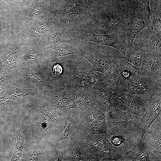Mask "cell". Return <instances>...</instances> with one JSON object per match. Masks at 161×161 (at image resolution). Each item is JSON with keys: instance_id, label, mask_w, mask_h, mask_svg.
Returning <instances> with one entry per match:
<instances>
[{"instance_id": "cell-30", "label": "cell", "mask_w": 161, "mask_h": 161, "mask_svg": "<svg viewBox=\"0 0 161 161\" xmlns=\"http://www.w3.org/2000/svg\"><path fill=\"white\" fill-rule=\"evenodd\" d=\"M150 0H140V13L147 27H151L150 18L152 16L150 6Z\"/></svg>"}, {"instance_id": "cell-23", "label": "cell", "mask_w": 161, "mask_h": 161, "mask_svg": "<svg viewBox=\"0 0 161 161\" xmlns=\"http://www.w3.org/2000/svg\"><path fill=\"white\" fill-rule=\"evenodd\" d=\"M131 95L120 89L112 93L110 100V111H126Z\"/></svg>"}, {"instance_id": "cell-15", "label": "cell", "mask_w": 161, "mask_h": 161, "mask_svg": "<svg viewBox=\"0 0 161 161\" xmlns=\"http://www.w3.org/2000/svg\"><path fill=\"white\" fill-rule=\"evenodd\" d=\"M41 36V43L47 49L75 39L71 34L61 27L51 30Z\"/></svg>"}, {"instance_id": "cell-6", "label": "cell", "mask_w": 161, "mask_h": 161, "mask_svg": "<svg viewBox=\"0 0 161 161\" xmlns=\"http://www.w3.org/2000/svg\"><path fill=\"white\" fill-rule=\"evenodd\" d=\"M128 11V20L126 27L117 35L120 41L127 46L132 44L137 34L147 28L140 13V0H125Z\"/></svg>"}, {"instance_id": "cell-28", "label": "cell", "mask_w": 161, "mask_h": 161, "mask_svg": "<svg viewBox=\"0 0 161 161\" xmlns=\"http://www.w3.org/2000/svg\"><path fill=\"white\" fill-rule=\"evenodd\" d=\"M153 20L151 27L159 35H161V11L160 2L156 6L153 7L151 10Z\"/></svg>"}, {"instance_id": "cell-25", "label": "cell", "mask_w": 161, "mask_h": 161, "mask_svg": "<svg viewBox=\"0 0 161 161\" xmlns=\"http://www.w3.org/2000/svg\"><path fill=\"white\" fill-rule=\"evenodd\" d=\"M49 2L48 0H39L31 6L29 16L32 18H41L50 11Z\"/></svg>"}, {"instance_id": "cell-8", "label": "cell", "mask_w": 161, "mask_h": 161, "mask_svg": "<svg viewBox=\"0 0 161 161\" xmlns=\"http://www.w3.org/2000/svg\"><path fill=\"white\" fill-rule=\"evenodd\" d=\"M47 50L41 44L27 48L20 58L17 59V71L48 63Z\"/></svg>"}, {"instance_id": "cell-26", "label": "cell", "mask_w": 161, "mask_h": 161, "mask_svg": "<svg viewBox=\"0 0 161 161\" xmlns=\"http://www.w3.org/2000/svg\"><path fill=\"white\" fill-rule=\"evenodd\" d=\"M125 59L127 61L138 67H140L143 52L132 45L126 46L125 52Z\"/></svg>"}, {"instance_id": "cell-16", "label": "cell", "mask_w": 161, "mask_h": 161, "mask_svg": "<svg viewBox=\"0 0 161 161\" xmlns=\"http://www.w3.org/2000/svg\"><path fill=\"white\" fill-rule=\"evenodd\" d=\"M141 135L136 145L123 156L121 161H156L152 152L143 142Z\"/></svg>"}, {"instance_id": "cell-3", "label": "cell", "mask_w": 161, "mask_h": 161, "mask_svg": "<svg viewBox=\"0 0 161 161\" xmlns=\"http://www.w3.org/2000/svg\"><path fill=\"white\" fill-rule=\"evenodd\" d=\"M79 44L83 51L81 55L91 63L92 69L104 74L110 68L125 58L124 53L111 47L81 40Z\"/></svg>"}, {"instance_id": "cell-1", "label": "cell", "mask_w": 161, "mask_h": 161, "mask_svg": "<svg viewBox=\"0 0 161 161\" xmlns=\"http://www.w3.org/2000/svg\"><path fill=\"white\" fill-rule=\"evenodd\" d=\"M121 1L111 6L98 7L89 13L83 28L98 34L122 33L128 18L125 1Z\"/></svg>"}, {"instance_id": "cell-9", "label": "cell", "mask_w": 161, "mask_h": 161, "mask_svg": "<svg viewBox=\"0 0 161 161\" xmlns=\"http://www.w3.org/2000/svg\"><path fill=\"white\" fill-rule=\"evenodd\" d=\"M132 45L143 51L161 53V35H158L151 27L145 28L136 35Z\"/></svg>"}, {"instance_id": "cell-35", "label": "cell", "mask_w": 161, "mask_h": 161, "mask_svg": "<svg viewBox=\"0 0 161 161\" xmlns=\"http://www.w3.org/2000/svg\"><path fill=\"white\" fill-rule=\"evenodd\" d=\"M4 23L3 19L2 16L0 14V37L2 35L3 31Z\"/></svg>"}, {"instance_id": "cell-36", "label": "cell", "mask_w": 161, "mask_h": 161, "mask_svg": "<svg viewBox=\"0 0 161 161\" xmlns=\"http://www.w3.org/2000/svg\"><path fill=\"white\" fill-rule=\"evenodd\" d=\"M73 155L75 159L76 160H80V156L79 152L78 151H75Z\"/></svg>"}, {"instance_id": "cell-13", "label": "cell", "mask_w": 161, "mask_h": 161, "mask_svg": "<svg viewBox=\"0 0 161 161\" xmlns=\"http://www.w3.org/2000/svg\"><path fill=\"white\" fill-rule=\"evenodd\" d=\"M161 93L157 95L151 100L141 118L138 126L144 134L154 121L161 115Z\"/></svg>"}, {"instance_id": "cell-29", "label": "cell", "mask_w": 161, "mask_h": 161, "mask_svg": "<svg viewBox=\"0 0 161 161\" xmlns=\"http://www.w3.org/2000/svg\"><path fill=\"white\" fill-rule=\"evenodd\" d=\"M26 130L25 125L22 122L18 136L17 137V142L12 160H16L22 157L23 144Z\"/></svg>"}, {"instance_id": "cell-31", "label": "cell", "mask_w": 161, "mask_h": 161, "mask_svg": "<svg viewBox=\"0 0 161 161\" xmlns=\"http://www.w3.org/2000/svg\"><path fill=\"white\" fill-rule=\"evenodd\" d=\"M83 7L89 13L96 9L95 4L98 0H78Z\"/></svg>"}, {"instance_id": "cell-34", "label": "cell", "mask_w": 161, "mask_h": 161, "mask_svg": "<svg viewBox=\"0 0 161 161\" xmlns=\"http://www.w3.org/2000/svg\"><path fill=\"white\" fill-rule=\"evenodd\" d=\"M6 74L4 72L0 71V89L2 88L7 82Z\"/></svg>"}, {"instance_id": "cell-14", "label": "cell", "mask_w": 161, "mask_h": 161, "mask_svg": "<svg viewBox=\"0 0 161 161\" xmlns=\"http://www.w3.org/2000/svg\"><path fill=\"white\" fill-rule=\"evenodd\" d=\"M90 89L97 101L96 108L103 112L110 111V100L112 94L110 89L103 81L94 84Z\"/></svg>"}, {"instance_id": "cell-5", "label": "cell", "mask_w": 161, "mask_h": 161, "mask_svg": "<svg viewBox=\"0 0 161 161\" xmlns=\"http://www.w3.org/2000/svg\"><path fill=\"white\" fill-rule=\"evenodd\" d=\"M48 63L18 71L13 82L26 89L41 88L51 85L53 81L50 77V70Z\"/></svg>"}, {"instance_id": "cell-20", "label": "cell", "mask_w": 161, "mask_h": 161, "mask_svg": "<svg viewBox=\"0 0 161 161\" xmlns=\"http://www.w3.org/2000/svg\"><path fill=\"white\" fill-rule=\"evenodd\" d=\"M152 98L142 95H131L126 111L141 118L149 105Z\"/></svg>"}, {"instance_id": "cell-11", "label": "cell", "mask_w": 161, "mask_h": 161, "mask_svg": "<svg viewBox=\"0 0 161 161\" xmlns=\"http://www.w3.org/2000/svg\"><path fill=\"white\" fill-rule=\"evenodd\" d=\"M161 117L157 118L145 132L143 142L154 155L156 161H161Z\"/></svg>"}, {"instance_id": "cell-24", "label": "cell", "mask_w": 161, "mask_h": 161, "mask_svg": "<svg viewBox=\"0 0 161 161\" xmlns=\"http://www.w3.org/2000/svg\"><path fill=\"white\" fill-rule=\"evenodd\" d=\"M123 79L115 65L110 68L105 74L103 82L114 93L118 90Z\"/></svg>"}, {"instance_id": "cell-2", "label": "cell", "mask_w": 161, "mask_h": 161, "mask_svg": "<svg viewBox=\"0 0 161 161\" xmlns=\"http://www.w3.org/2000/svg\"><path fill=\"white\" fill-rule=\"evenodd\" d=\"M58 1V5L52 11L60 27L76 39L80 31L83 28L89 13L78 0Z\"/></svg>"}, {"instance_id": "cell-32", "label": "cell", "mask_w": 161, "mask_h": 161, "mask_svg": "<svg viewBox=\"0 0 161 161\" xmlns=\"http://www.w3.org/2000/svg\"><path fill=\"white\" fill-rule=\"evenodd\" d=\"M71 130V124L69 123L67 126L66 129L58 140V143H61L66 140L69 136Z\"/></svg>"}, {"instance_id": "cell-19", "label": "cell", "mask_w": 161, "mask_h": 161, "mask_svg": "<svg viewBox=\"0 0 161 161\" xmlns=\"http://www.w3.org/2000/svg\"><path fill=\"white\" fill-rule=\"evenodd\" d=\"M65 42L47 49L48 57L49 61L55 62L61 58L68 55L83 53V51L79 46L76 47Z\"/></svg>"}, {"instance_id": "cell-10", "label": "cell", "mask_w": 161, "mask_h": 161, "mask_svg": "<svg viewBox=\"0 0 161 161\" xmlns=\"http://www.w3.org/2000/svg\"><path fill=\"white\" fill-rule=\"evenodd\" d=\"M118 34V32L106 34H96L83 28L79 32L77 39L111 47L118 49L125 54L126 46L119 40L117 37Z\"/></svg>"}, {"instance_id": "cell-4", "label": "cell", "mask_w": 161, "mask_h": 161, "mask_svg": "<svg viewBox=\"0 0 161 161\" xmlns=\"http://www.w3.org/2000/svg\"><path fill=\"white\" fill-rule=\"evenodd\" d=\"M161 78L140 73L123 79L118 89L132 95L152 98L161 93Z\"/></svg>"}, {"instance_id": "cell-37", "label": "cell", "mask_w": 161, "mask_h": 161, "mask_svg": "<svg viewBox=\"0 0 161 161\" xmlns=\"http://www.w3.org/2000/svg\"><path fill=\"white\" fill-rule=\"evenodd\" d=\"M3 3L1 0H0V8H1L2 6Z\"/></svg>"}, {"instance_id": "cell-7", "label": "cell", "mask_w": 161, "mask_h": 161, "mask_svg": "<svg viewBox=\"0 0 161 161\" xmlns=\"http://www.w3.org/2000/svg\"><path fill=\"white\" fill-rule=\"evenodd\" d=\"M108 129L112 134L123 135L140 129L138 126L140 118L125 111L112 110L106 116Z\"/></svg>"}, {"instance_id": "cell-18", "label": "cell", "mask_w": 161, "mask_h": 161, "mask_svg": "<svg viewBox=\"0 0 161 161\" xmlns=\"http://www.w3.org/2000/svg\"><path fill=\"white\" fill-rule=\"evenodd\" d=\"M105 74L93 69L85 72H78L75 78V84L79 89L90 88L94 84L103 81Z\"/></svg>"}, {"instance_id": "cell-17", "label": "cell", "mask_w": 161, "mask_h": 161, "mask_svg": "<svg viewBox=\"0 0 161 161\" xmlns=\"http://www.w3.org/2000/svg\"><path fill=\"white\" fill-rule=\"evenodd\" d=\"M60 27L58 20L52 11L41 17L31 30L34 35L42 36L48 32Z\"/></svg>"}, {"instance_id": "cell-27", "label": "cell", "mask_w": 161, "mask_h": 161, "mask_svg": "<svg viewBox=\"0 0 161 161\" xmlns=\"http://www.w3.org/2000/svg\"><path fill=\"white\" fill-rule=\"evenodd\" d=\"M72 104L73 92L64 91L61 96L56 97L52 107L55 109H62L68 108Z\"/></svg>"}, {"instance_id": "cell-22", "label": "cell", "mask_w": 161, "mask_h": 161, "mask_svg": "<svg viewBox=\"0 0 161 161\" xmlns=\"http://www.w3.org/2000/svg\"><path fill=\"white\" fill-rule=\"evenodd\" d=\"M21 47V44L20 43L12 52L3 58L1 61L2 66L13 77L16 75L18 72L17 62Z\"/></svg>"}, {"instance_id": "cell-21", "label": "cell", "mask_w": 161, "mask_h": 161, "mask_svg": "<svg viewBox=\"0 0 161 161\" xmlns=\"http://www.w3.org/2000/svg\"><path fill=\"white\" fill-rule=\"evenodd\" d=\"M73 92V104L80 107H93L97 101L90 88L79 89Z\"/></svg>"}, {"instance_id": "cell-12", "label": "cell", "mask_w": 161, "mask_h": 161, "mask_svg": "<svg viewBox=\"0 0 161 161\" xmlns=\"http://www.w3.org/2000/svg\"><path fill=\"white\" fill-rule=\"evenodd\" d=\"M142 51L140 74L155 77H161V53L153 51Z\"/></svg>"}, {"instance_id": "cell-33", "label": "cell", "mask_w": 161, "mask_h": 161, "mask_svg": "<svg viewBox=\"0 0 161 161\" xmlns=\"http://www.w3.org/2000/svg\"><path fill=\"white\" fill-rule=\"evenodd\" d=\"M51 70L54 75L58 76L62 72L63 69L61 66L60 64H56L54 65Z\"/></svg>"}]
</instances>
